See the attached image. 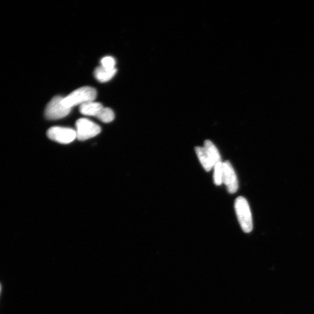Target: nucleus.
<instances>
[{
    "label": "nucleus",
    "instance_id": "6e6552de",
    "mask_svg": "<svg viewBox=\"0 0 314 314\" xmlns=\"http://www.w3.org/2000/svg\"><path fill=\"white\" fill-rule=\"evenodd\" d=\"M195 151L204 169L206 170L207 172L210 171L212 168L214 167L215 164L212 162L206 148L204 147H196L195 148Z\"/></svg>",
    "mask_w": 314,
    "mask_h": 314
},
{
    "label": "nucleus",
    "instance_id": "4468645a",
    "mask_svg": "<svg viewBox=\"0 0 314 314\" xmlns=\"http://www.w3.org/2000/svg\"><path fill=\"white\" fill-rule=\"evenodd\" d=\"M1 291H2V286H1V284H0V293H1Z\"/></svg>",
    "mask_w": 314,
    "mask_h": 314
},
{
    "label": "nucleus",
    "instance_id": "9b49d317",
    "mask_svg": "<svg viewBox=\"0 0 314 314\" xmlns=\"http://www.w3.org/2000/svg\"><path fill=\"white\" fill-rule=\"evenodd\" d=\"M213 168V182L216 185L220 186L223 183V163H217Z\"/></svg>",
    "mask_w": 314,
    "mask_h": 314
},
{
    "label": "nucleus",
    "instance_id": "f03ea898",
    "mask_svg": "<svg viewBox=\"0 0 314 314\" xmlns=\"http://www.w3.org/2000/svg\"><path fill=\"white\" fill-rule=\"evenodd\" d=\"M235 211L242 230L245 233H250L253 228L252 218L249 204L247 200L241 196L235 199Z\"/></svg>",
    "mask_w": 314,
    "mask_h": 314
},
{
    "label": "nucleus",
    "instance_id": "9d476101",
    "mask_svg": "<svg viewBox=\"0 0 314 314\" xmlns=\"http://www.w3.org/2000/svg\"><path fill=\"white\" fill-rule=\"evenodd\" d=\"M204 147L206 148L213 164L215 165L218 163L222 162L220 152L217 149L214 144L211 141H209V140H206V141L204 142Z\"/></svg>",
    "mask_w": 314,
    "mask_h": 314
},
{
    "label": "nucleus",
    "instance_id": "20e7f679",
    "mask_svg": "<svg viewBox=\"0 0 314 314\" xmlns=\"http://www.w3.org/2000/svg\"><path fill=\"white\" fill-rule=\"evenodd\" d=\"M76 139L84 141L94 138L101 132V128L94 122L86 119L78 120L76 122Z\"/></svg>",
    "mask_w": 314,
    "mask_h": 314
},
{
    "label": "nucleus",
    "instance_id": "39448f33",
    "mask_svg": "<svg viewBox=\"0 0 314 314\" xmlns=\"http://www.w3.org/2000/svg\"><path fill=\"white\" fill-rule=\"evenodd\" d=\"M47 134L52 141L61 144H69L76 139V130L59 126L51 128L48 130Z\"/></svg>",
    "mask_w": 314,
    "mask_h": 314
},
{
    "label": "nucleus",
    "instance_id": "1a4fd4ad",
    "mask_svg": "<svg viewBox=\"0 0 314 314\" xmlns=\"http://www.w3.org/2000/svg\"><path fill=\"white\" fill-rule=\"evenodd\" d=\"M116 68L107 69L103 67H99L95 69L94 76L100 82L104 83L110 81L116 73Z\"/></svg>",
    "mask_w": 314,
    "mask_h": 314
},
{
    "label": "nucleus",
    "instance_id": "423d86ee",
    "mask_svg": "<svg viewBox=\"0 0 314 314\" xmlns=\"http://www.w3.org/2000/svg\"><path fill=\"white\" fill-rule=\"evenodd\" d=\"M223 183L230 193L233 194L237 191L239 185L237 174L232 164L228 161L223 163Z\"/></svg>",
    "mask_w": 314,
    "mask_h": 314
},
{
    "label": "nucleus",
    "instance_id": "0eeeda50",
    "mask_svg": "<svg viewBox=\"0 0 314 314\" xmlns=\"http://www.w3.org/2000/svg\"><path fill=\"white\" fill-rule=\"evenodd\" d=\"M103 108L101 103L90 102L81 105L80 111L83 115L96 117Z\"/></svg>",
    "mask_w": 314,
    "mask_h": 314
},
{
    "label": "nucleus",
    "instance_id": "7ed1b4c3",
    "mask_svg": "<svg viewBox=\"0 0 314 314\" xmlns=\"http://www.w3.org/2000/svg\"><path fill=\"white\" fill-rule=\"evenodd\" d=\"M64 97L55 96L47 104L45 115L48 120H56L63 119L69 114L72 108L66 107L63 103Z\"/></svg>",
    "mask_w": 314,
    "mask_h": 314
},
{
    "label": "nucleus",
    "instance_id": "f8f14e48",
    "mask_svg": "<svg viewBox=\"0 0 314 314\" xmlns=\"http://www.w3.org/2000/svg\"><path fill=\"white\" fill-rule=\"evenodd\" d=\"M97 119L104 122V123H109L112 122L115 119L114 112L109 108H103L97 115Z\"/></svg>",
    "mask_w": 314,
    "mask_h": 314
},
{
    "label": "nucleus",
    "instance_id": "ddd939ff",
    "mask_svg": "<svg viewBox=\"0 0 314 314\" xmlns=\"http://www.w3.org/2000/svg\"><path fill=\"white\" fill-rule=\"evenodd\" d=\"M102 67L107 69H115L116 64L115 60L112 56H105L101 60Z\"/></svg>",
    "mask_w": 314,
    "mask_h": 314
},
{
    "label": "nucleus",
    "instance_id": "f257e3e1",
    "mask_svg": "<svg viewBox=\"0 0 314 314\" xmlns=\"http://www.w3.org/2000/svg\"><path fill=\"white\" fill-rule=\"evenodd\" d=\"M97 97V91L91 87H83L73 91L66 97H64L63 103L66 107L72 108L78 104L93 102Z\"/></svg>",
    "mask_w": 314,
    "mask_h": 314
}]
</instances>
